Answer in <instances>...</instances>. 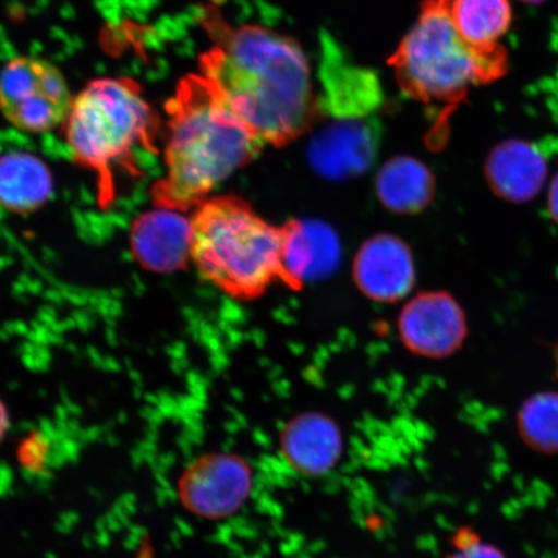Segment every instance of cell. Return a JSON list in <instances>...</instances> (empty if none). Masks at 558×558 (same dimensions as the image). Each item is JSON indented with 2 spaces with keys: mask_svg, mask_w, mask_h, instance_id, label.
Here are the masks:
<instances>
[{
  "mask_svg": "<svg viewBox=\"0 0 558 558\" xmlns=\"http://www.w3.org/2000/svg\"><path fill=\"white\" fill-rule=\"evenodd\" d=\"M215 46L201 56V75L251 132L269 145L294 142L317 120L308 60L286 35L207 17Z\"/></svg>",
  "mask_w": 558,
  "mask_h": 558,
  "instance_id": "cell-1",
  "label": "cell"
},
{
  "mask_svg": "<svg viewBox=\"0 0 558 558\" xmlns=\"http://www.w3.org/2000/svg\"><path fill=\"white\" fill-rule=\"evenodd\" d=\"M166 174L153 186L158 208L185 213L209 198L230 174L253 162L264 143L199 75L179 83L169 104Z\"/></svg>",
  "mask_w": 558,
  "mask_h": 558,
  "instance_id": "cell-2",
  "label": "cell"
},
{
  "mask_svg": "<svg viewBox=\"0 0 558 558\" xmlns=\"http://www.w3.org/2000/svg\"><path fill=\"white\" fill-rule=\"evenodd\" d=\"M451 0H425L421 16L389 64L404 94L424 104L458 105L472 87L508 72L504 46L477 48L453 24Z\"/></svg>",
  "mask_w": 558,
  "mask_h": 558,
  "instance_id": "cell-3",
  "label": "cell"
},
{
  "mask_svg": "<svg viewBox=\"0 0 558 558\" xmlns=\"http://www.w3.org/2000/svg\"><path fill=\"white\" fill-rule=\"evenodd\" d=\"M282 239L241 198L209 197L191 219V260L216 288L254 299L281 277Z\"/></svg>",
  "mask_w": 558,
  "mask_h": 558,
  "instance_id": "cell-4",
  "label": "cell"
},
{
  "mask_svg": "<svg viewBox=\"0 0 558 558\" xmlns=\"http://www.w3.org/2000/svg\"><path fill=\"white\" fill-rule=\"evenodd\" d=\"M64 125L75 162L97 174L101 207L114 199L116 167L128 165L138 146L150 148L159 129L156 111L129 78L88 83L73 100Z\"/></svg>",
  "mask_w": 558,
  "mask_h": 558,
  "instance_id": "cell-5",
  "label": "cell"
},
{
  "mask_svg": "<svg viewBox=\"0 0 558 558\" xmlns=\"http://www.w3.org/2000/svg\"><path fill=\"white\" fill-rule=\"evenodd\" d=\"M73 100L64 75L46 60L23 56L0 72V111L21 131L40 134L65 123Z\"/></svg>",
  "mask_w": 558,
  "mask_h": 558,
  "instance_id": "cell-6",
  "label": "cell"
},
{
  "mask_svg": "<svg viewBox=\"0 0 558 558\" xmlns=\"http://www.w3.org/2000/svg\"><path fill=\"white\" fill-rule=\"evenodd\" d=\"M250 464L235 453H205L186 466L178 481V497L187 512L221 520L239 512L253 490Z\"/></svg>",
  "mask_w": 558,
  "mask_h": 558,
  "instance_id": "cell-7",
  "label": "cell"
},
{
  "mask_svg": "<svg viewBox=\"0 0 558 558\" xmlns=\"http://www.w3.org/2000/svg\"><path fill=\"white\" fill-rule=\"evenodd\" d=\"M404 343L429 357H445L462 347L466 337L464 312L446 292L418 296L403 311Z\"/></svg>",
  "mask_w": 558,
  "mask_h": 558,
  "instance_id": "cell-8",
  "label": "cell"
},
{
  "mask_svg": "<svg viewBox=\"0 0 558 558\" xmlns=\"http://www.w3.org/2000/svg\"><path fill=\"white\" fill-rule=\"evenodd\" d=\"M485 174L488 186L498 198L521 205L542 191L548 166L536 146L525 140L509 138L490 151Z\"/></svg>",
  "mask_w": 558,
  "mask_h": 558,
  "instance_id": "cell-9",
  "label": "cell"
},
{
  "mask_svg": "<svg viewBox=\"0 0 558 558\" xmlns=\"http://www.w3.org/2000/svg\"><path fill=\"white\" fill-rule=\"evenodd\" d=\"M343 436L337 424L323 414L292 418L279 438V450L292 470L316 477L338 465L343 453Z\"/></svg>",
  "mask_w": 558,
  "mask_h": 558,
  "instance_id": "cell-10",
  "label": "cell"
},
{
  "mask_svg": "<svg viewBox=\"0 0 558 558\" xmlns=\"http://www.w3.org/2000/svg\"><path fill=\"white\" fill-rule=\"evenodd\" d=\"M180 214L158 208L135 222L132 251L145 269L165 274L185 267L191 259V219Z\"/></svg>",
  "mask_w": 558,
  "mask_h": 558,
  "instance_id": "cell-11",
  "label": "cell"
},
{
  "mask_svg": "<svg viewBox=\"0 0 558 558\" xmlns=\"http://www.w3.org/2000/svg\"><path fill=\"white\" fill-rule=\"evenodd\" d=\"M355 279L374 300L402 298L414 283V265L409 250L392 236L368 241L355 260Z\"/></svg>",
  "mask_w": 558,
  "mask_h": 558,
  "instance_id": "cell-12",
  "label": "cell"
},
{
  "mask_svg": "<svg viewBox=\"0 0 558 558\" xmlns=\"http://www.w3.org/2000/svg\"><path fill=\"white\" fill-rule=\"evenodd\" d=\"M281 277L290 286L327 274L338 259V243L327 228L291 221L282 228Z\"/></svg>",
  "mask_w": 558,
  "mask_h": 558,
  "instance_id": "cell-13",
  "label": "cell"
},
{
  "mask_svg": "<svg viewBox=\"0 0 558 558\" xmlns=\"http://www.w3.org/2000/svg\"><path fill=\"white\" fill-rule=\"evenodd\" d=\"M52 173L41 159L29 153L0 156V205L12 213L27 214L51 198Z\"/></svg>",
  "mask_w": 558,
  "mask_h": 558,
  "instance_id": "cell-14",
  "label": "cell"
},
{
  "mask_svg": "<svg viewBox=\"0 0 558 558\" xmlns=\"http://www.w3.org/2000/svg\"><path fill=\"white\" fill-rule=\"evenodd\" d=\"M434 190V177L427 167L410 157L389 160L379 172L383 204L396 211L413 213L427 206Z\"/></svg>",
  "mask_w": 558,
  "mask_h": 558,
  "instance_id": "cell-15",
  "label": "cell"
},
{
  "mask_svg": "<svg viewBox=\"0 0 558 558\" xmlns=\"http://www.w3.org/2000/svg\"><path fill=\"white\" fill-rule=\"evenodd\" d=\"M451 16L465 41L477 48H493L512 24L509 0H451Z\"/></svg>",
  "mask_w": 558,
  "mask_h": 558,
  "instance_id": "cell-16",
  "label": "cell"
},
{
  "mask_svg": "<svg viewBox=\"0 0 558 558\" xmlns=\"http://www.w3.org/2000/svg\"><path fill=\"white\" fill-rule=\"evenodd\" d=\"M518 429L530 449L556 456L558 453V392L536 393L522 403Z\"/></svg>",
  "mask_w": 558,
  "mask_h": 558,
  "instance_id": "cell-17",
  "label": "cell"
},
{
  "mask_svg": "<svg viewBox=\"0 0 558 558\" xmlns=\"http://www.w3.org/2000/svg\"><path fill=\"white\" fill-rule=\"evenodd\" d=\"M448 558H506L493 544L483 542L477 534L463 530L457 536L456 549Z\"/></svg>",
  "mask_w": 558,
  "mask_h": 558,
  "instance_id": "cell-18",
  "label": "cell"
},
{
  "mask_svg": "<svg viewBox=\"0 0 558 558\" xmlns=\"http://www.w3.org/2000/svg\"><path fill=\"white\" fill-rule=\"evenodd\" d=\"M548 213L550 219H553L558 226V172L549 185L548 192Z\"/></svg>",
  "mask_w": 558,
  "mask_h": 558,
  "instance_id": "cell-19",
  "label": "cell"
},
{
  "mask_svg": "<svg viewBox=\"0 0 558 558\" xmlns=\"http://www.w3.org/2000/svg\"><path fill=\"white\" fill-rule=\"evenodd\" d=\"M11 427L9 410L5 404L0 400V444L4 441L7 434H9Z\"/></svg>",
  "mask_w": 558,
  "mask_h": 558,
  "instance_id": "cell-20",
  "label": "cell"
},
{
  "mask_svg": "<svg viewBox=\"0 0 558 558\" xmlns=\"http://www.w3.org/2000/svg\"><path fill=\"white\" fill-rule=\"evenodd\" d=\"M521 2L527 3V4H541L544 2V0H521Z\"/></svg>",
  "mask_w": 558,
  "mask_h": 558,
  "instance_id": "cell-21",
  "label": "cell"
}]
</instances>
